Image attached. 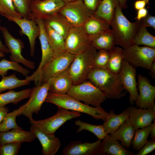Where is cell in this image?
Segmentation results:
<instances>
[{"mask_svg": "<svg viewBox=\"0 0 155 155\" xmlns=\"http://www.w3.org/2000/svg\"><path fill=\"white\" fill-rule=\"evenodd\" d=\"M87 80L100 89L108 99H120L127 92L121 84L119 74L106 68H94L89 73Z\"/></svg>", "mask_w": 155, "mask_h": 155, "instance_id": "1", "label": "cell"}, {"mask_svg": "<svg viewBox=\"0 0 155 155\" xmlns=\"http://www.w3.org/2000/svg\"><path fill=\"white\" fill-rule=\"evenodd\" d=\"M119 5L115 10L110 24L114 40L115 45L125 49L132 45L134 37L137 32L140 21L131 22L123 14Z\"/></svg>", "mask_w": 155, "mask_h": 155, "instance_id": "2", "label": "cell"}, {"mask_svg": "<svg viewBox=\"0 0 155 155\" xmlns=\"http://www.w3.org/2000/svg\"><path fill=\"white\" fill-rule=\"evenodd\" d=\"M44 102L51 103L69 110L85 113L96 119H101L104 122L109 114L101 106L92 107L67 94H59L48 92Z\"/></svg>", "mask_w": 155, "mask_h": 155, "instance_id": "3", "label": "cell"}, {"mask_svg": "<svg viewBox=\"0 0 155 155\" xmlns=\"http://www.w3.org/2000/svg\"><path fill=\"white\" fill-rule=\"evenodd\" d=\"M97 52V49L92 46L76 55L67 69L73 84L87 80L89 73L94 68L93 60Z\"/></svg>", "mask_w": 155, "mask_h": 155, "instance_id": "4", "label": "cell"}, {"mask_svg": "<svg viewBox=\"0 0 155 155\" xmlns=\"http://www.w3.org/2000/svg\"><path fill=\"white\" fill-rule=\"evenodd\" d=\"M67 94L84 104L95 107L100 106L107 98L104 93L89 80L73 84Z\"/></svg>", "mask_w": 155, "mask_h": 155, "instance_id": "5", "label": "cell"}, {"mask_svg": "<svg viewBox=\"0 0 155 155\" xmlns=\"http://www.w3.org/2000/svg\"><path fill=\"white\" fill-rule=\"evenodd\" d=\"M75 56L66 51L57 57L53 58L42 68L34 81L36 86L42 85L55 75L67 70Z\"/></svg>", "mask_w": 155, "mask_h": 155, "instance_id": "6", "label": "cell"}, {"mask_svg": "<svg viewBox=\"0 0 155 155\" xmlns=\"http://www.w3.org/2000/svg\"><path fill=\"white\" fill-rule=\"evenodd\" d=\"M56 113L47 119L38 121L32 118L29 119L32 125L38 127L44 132L54 134L55 131L66 121L71 119L79 117L81 113L69 111L58 107Z\"/></svg>", "mask_w": 155, "mask_h": 155, "instance_id": "7", "label": "cell"}, {"mask_svg": "<svg viewBox=\"0 0 155 155\" xmlns=\"http://www.w3.org/2000/svg\"><path fill=\"white\" fill-rule=\"evenodd\" d=\"M124 59L133 67L149 70L155 60V48L132 45L124 49Z\"/></svg>", "mask_w": 155, "mask_h": 155, "instance_id": "8", "label": "cell"}, {"mask_svg": "<svg viewBox=\"0 0 155 155\" xmlns=\"http://www.w3.org/2000/svg\"><path fill=\"white\" fill-rule=\"evenodd\" d=\"M59 12L71 26H83L94 14L82 0L65 3Z\"/></svg>", "mask_w": 155, "mask_h": 155, "instance_id": "9", "label": "cell"}, {"mask_svg": "<svg viewBox=\"0 0 155 155\" xmlns=\"http://www.w3.org/2000/svg\"><path fill=\"white\" fill-rule=\"evenodd\" d=\"M92 46L83 26H71L65 38L66 51L77 55Z\"/></svg>", "mask_w": 155, "mask_h": 155, "instance_id": "10", "label": "cell"}, {"mask_svg": "<svg viewBox=\"0 0 155 155\" xmlns=\"http://www.w3.org/2000/svg\"><path fill=\"white\" fill-rule=\"evenodd\" d=\"M1 32L5 45L10 53V60L21 63L30 69H34L35 67V63L26 59L22 55V50L24 47L23 42L20 39L14 37L5 26H1Z\"/></svg>", "mask_w": 155, "mask_h": 155, "instance_id": "11", "label": "cell"}, {"mask_svg": "<svg viewBox=\"0 0 155 155\" xmlns=\"http://www.w3.org/2000/svg\"><path fill=\"white\" fill-rule=\"evenodd\" d=\"M65 4L62 0L31 1V19L45 20L59 12Z\"/></svg>", "mask_w": 155, "mask_h": 155, "instance_id": "12", "label": "cell"}, {"mask_svg": "<svg viewBox=\"0 0 155 155\" xmlns=\"http://www.w3.org/2000/svg\"><path fill=\"white\" fill-rule=\"evenodd\" d=\"M119 75L123 87L129 93L130 104H134L139 96L136 69L124 60Z\"/></svg>", "mask_w": 155, "mask_h": 155, "instance_id": "13", "label": "cell"}, {"mask_svg": "<svg viewBox=\"0 0 155 155\" xmlns=\"http://www.w3.org/2000/svg\"><path fill=\"white\" fill-rule=\"evenodd\" d=\"M34 20L40 29L39 38L41 46L42 58L39 65L36 70L31 75L26 76V79L30 82L34 81L42 68L53 58V51L47 35L44 20L39 19Z\"/></svg>", "mask_w": 155, "mask_h": 155, "instance_id": "14", "label": "cell"}, {"mask_svg": "<svg viewBox=\"0 0 155 155\" xmlns=\"http://www.w3.org/2000/svg\"><path fill=\"white\" fill-rule=\"evenodd\" d=\"M49 90V84L46 82L42 85L36 86L32 88L27 105L18 116L22 115L29 119L32 118L34 113L38 114L44 102Z\"/></svg>", "mask_w": 155, "mask_h": 155, "instance_id": "15", "label": "cell"}, {"mask_svg": "<svg viewBox=\"0 0 155 155\" xmlns=\"http://www.w3.org/2000/svg\"><path fill=\"white\" fill-rule=\"evenodd\" d=\"M138 97L135 102L137 107L143 109L152 107L155 104V86L147 77L140 74L137 76Z\"/></svg>", "mask_w": 155, "mask_h": 155, "instance_id": "16", "label": "cell"}, {"mask_svg": "<svg viewBox=\"0 0 155 155\" xmlns=\"http://www.w3.org/2000/svg\"><path fill=\"white\" fill-rule=\"evenodd\" d=\"M9 20L12 21L17 24L21 30L20 33L21 35H25L28 37L29 40L31 56L34 55L36 40L40 34V29L35 21L32 19H28L24 18H15L7 17Z\"/></svg>", "mask_w": 155, "mask_h": 155, "instance_id": "17", "label": "cell"}, {"mask_svg": "<svg viewBox=\"0 0 155 155\" xmlns=\"http://www.w3.org/2000/svg\"><path fill=\"white\" fill-rule=\"evenodd\" d=\"M129 108V119L135 131L150 125L155 119V104L152 107L147 109L137 108L133 106Z\"/></svg>", "mask_w": 155, "mask_h": 155, "instance_id": "18", "label": "cell"}, {"mask_svg": "<svg viewBox=\"0 0 155 155\" xmlns=\"http://www.w3.org/2000/svg\"><path fill=\"white\" fill-rule=\"evenodd\" d=\"M102 142L98 140L93 142H82L76 141L70 142L63 149V155H93L101 154Z\"/></svg>", "mask_w": 155, "mask_h": 155, "instance_id": "19", "label": "cell"}, {"mask_svg": "<svg viewBox=\"0 0 155 155\" xmlns=\"http://www.w3.org/2000/svg\"><path fill=\"white\" fill-rule=\"evenodd\" d=\"M30 130L41 143L42 155H54L57 152L61 146V143L54 134L46 133L32 125Z\"/></svg>", "mask_w": 155, "mask_h": 155, "instance_id": "20", "label": "cell"}, {"mask_svg": "<svg viewBox=\"0 0 155 155\" xmlns=\"http://www.w3.org/2000/svg\"><path fill=\"white\" fill-rule=\"evenodd\" d=\"M49 92L59 94H67L73 85L72 79L67 70L57 74L47 81Z\"/></svg>", "mask_w": 155, "mask_h": 155, "instance_id": "21", "label": "cell"}, {"mask_svg": "<svg viewBox=\"0 0 155 155\" xmlns=\"http://www.w3.org/2000/svg\"><path fill=\"white\" fill-rule=\"evenodd\" d=\"M36 138L34 134L30 131H26L17 128L1 132L0 134L1 145L10 143L30 142Z\"/></svg>", "mask_w": 155, "mask_h": 155, "instance_id": "22", "label": "cell"}, {"mask_svg": "<svg viewBox=\"0 0 155 155\" xmlns=\"http://www.w3.org/2000/svg\"><path fill=\"white\" fill-rule=\"evenodd\" d=\"M86 34L92 39L100 34L111 29L105 20L93 15L83 26Z\"/></svg>", "mask_w": 155, "mask_h": 155, "instance_id": "23", "label": "cell"}, {"mask_svg": "<svg viewBox=\"0 0 155 155\" xmlns=\"http://www.w3.org/2000/svg\"><path fill=\"white\" fill-rule=\"evenodd\" d=\"M135 132L128 118L117 129L110 135L113 139L120 141L124 148L128 149L131 146Z\"/></svg>", "mask_w": 155, "mask_h": 155, "instance_id": "24", "label": "cell"}, {"mask_svg": "<svg viewBox=\"0 0 155 155\" xmlns=\"http://www.w3.org/2000/svg\"><path fill=\"white\" fill-rule=\"evenodd\" d=\"M102 142L100 151L102 155H134V152L126 149L119 141L113 138L108 134Z\"/></svg>", "mask_w": 155, "mask_h": 155, "instance_id": "25", "label": "cell"}, {"mask_svg": "<svg viewBox=\"0 0 155 155\" xmlns=\"http://www.w3.org/2000/svg\"><path fill=\"white\" fill-rule=\"evenodd\" d=\"M45 24L47 35L53 51V58L57 57L66 52L65 39L61 35Z\"/></svg>", "mask_w": 155, "mask_h": 155, "instance_id": "26", "label": "cell"}, {"mask_svg": "<svg viewBox=\"0 0 155 155\" xmlns=\"http://www.w3.org/2000/svg\"><path fill=\"white\" fill-rule=\"evenodd\" d=\"M129 108H127L121 113L116 115L111 111L106 120L102 124L107 134H110L117 129L129 118Z\"/></svg>", "mask_w": 155, "mask_h": 155, "instance_id": "27", "label": "cell"}, {"mask_svg": "<svg viewBox=\"0 0 155 155\" xmlns=\"http://www.w3.org/2000/svg\"><path fill=\"white\" fill-rule=\"evenodd\" d=\"M32 88H27L18 91L10 90L3 93H0V105L5 106L10 103L17 104L23 100L30 97Z\"/></svg>", "mask_w": 155, "mask_h": 155, "instance_id": "28", "label": "cell"}, {"mask_svg": "<svg viewBox=\"0 0 155 155\" xmlns=\"http://www.w3.org/2000/svg\"><path fill=\"white\" fill-rule=\"evenodd\" d=\"M109 52V56L106 69L114 73L118 74L124 60V49L114 46Z\"/></svg>", "mask_w": 155, "mask_h": 155, "instance_id": "29", "label": "cell"}, {"mask_svg": "<svg viewBox=\"0 0 155 155\" xmlns=\"http://www.w3.org/2000/svg\"><path fill=\"white\" fill-rule=\"evenodd\" d=\"M119 5V0H102L94 12V15L110 24L115 9Z\"/></svg>", "mask_w": 155, "mask_h": 155, "instance_id": "30", "label": "cell"}, {"mask_svg": "<svg viewBox=\"0 0 155 155\" xmlns=\"http://www.w3.org/2000/svg\"><path fill=\"white\" fill-rule=\"evenodd\" d=\"M44 20L45 23L65 39L71 26L59 12Z\"/></svg>", "mask_w": 155, "mask_h": 155, "instance_id": "31", "label": "cell"}, {"mask_svg": "<svg viewBox=\"0 0 155 155\" xmlns=\"http://www.w3.org/2000/svg\"><path fill=\"white\" fill-rule=\"evenodd\" d=\"M92 45L97 50H110L115 45L111 29L105 31L93 38Z\"/></svg>", "mask_w": 155, "mask_h": 155, "instance_id": "32", "label": "cell"}, {"mask_svg": "<svg viewBox=\"0 0 155 155\" xmlns=\"http://www.w3.org/2000/svg\"><path fill=\"white\" fill-rule=\"evenodd\" d=\"M132 45H143L155 48V37L149 33L146 27L140 23L138 31L133 38Z\"/></svg>", "mask_w": 155, "mask_h": 155, "instance_id": "33", "label": "cell"}, {"mask_svg": "<svg viewBox=\"0 0 155 155\" xmlns=\"http://www.w3.org/2000/svg\"><path fill=\"white\" fill-rule=\"evenodd\" d=\"M27 105L26 102L12 112L7 113L0 124V131L3 132L14 129H22L18 126L16 121L17 116L23 110Z\"/></svg>", "mask_w": 155, "mask_h": 155, "instance_id": "34", "label": "cell"}, {"mask_svg": "<svg viewBox=\"0 0 155 155\" xmlns=\"http://www.w3.org/2000/svg\"><path fill=\"white\" fill-rule=\"evenodd\" d=\"M30 82L26 79L25 80L19 79L15 73L7 76H3L0 81V93L7 90H11L29 85Z\"/></svg>", "mask_w": 155, "mask_h": 155, "instance_id": "35", "label": "cell"}, {"mask_svg": "<svg viewBox=\"0 0 155 155\" xmlns=\"http://www.w3.org/2000/svg\"><path fill=\"white\" fill-rule=\"evenodd\" d=\"M75 125L78 126L77 131L79 133L84 130H87L94 134L100 140L104 139L108 134L102 125H95L83 122L80 120L76 121Z\"/></svg>", "mask_w": 155, "mask_h": 155, "instance_id": "36", "label": "cell"}, {"mask_svg": "<svg viewBox=\"0 0 155 155\" xmlns=\"http://www.w3.org/2000/svg\"><path fill=\"white\" fill-rule=\"evenodd\" d=\"M151 125L135 131L131 143L134 150H139L147 142L150 134Z\"/></svg>", "mask_w": 155, "mask_h": 155, "instance_id": "37", "label": "cell"}, {"mask_svg": "<svg viewBox=\"0 0 155 155\" xmlns=\"http://www.w3.org/2000/svg\"><path fill=\"white\" fill-rule=\"evenodd\" d=\"M11 70L17 71L26 76H28L30 71L24 68L18 63L3 59L0 61V75H6L7 71Z\"/></svg>", "mask_w": 155, "mask_h": 155, "instance_id": "38", "label": "cell"}, {"mask_svg": "<svg viewBox=\"0 0 155 155\" xmlns=\"http://www.w3.org/2000/svg\"><path fill=\"white\" fill-rule=\"evenodd\" d=\"M0 14L5 18H22L16 10L12 0H0Z\"/></svg>", "mask_w": 155, "mask_h": 155, "instance_id": "39", "label": "cell"}, {"mask_svg": "<svg viewBox=\"0 0 155 155\" xmlns=\"http://www.w3.org/2000/svg\"><path fill=\"white\" fill-rule=\"evenodd\" d=\"M15 9L22 18L31 20V0H12Z\"/></svg>", "mask_w": 155, "mask_h": 155, "instance_id": "40", "label": "cell"}, {"mask_svg": "<svg viewBox=\"0 0 155 155\" xmlns=\"http://www.w3.org/2000/svg\"><path fill=\"white\" fill-rule=\"evenodd\" d=\"M109 56V51L103 49L99 50L94 58V68L106 69Z\"/></svg>", "mask_w": 155, "mask_h": 155, "instance_id": "41", "label": "cell"}, {"mask_svg": "<svg viewBox=\"0 0 155 155\" xmlns=\"http://www.w3.org/2000/svg\"><path fill=\"white\" fill-rule=\"evenodd\" d=\"M21 143H10L1 145L0 155H17L21 148Z\"/></svg>", "mask_w": 155, "mask_h": 155, "instance_id": "42", "label": "cell"}, {"mask_svg": "<svg viewBox=\"0 0 155 155\" xmlns=\"http://www.w3.org/2000/svg\"><path fill=\"white\" fill-rule=\"evenodd\" d=\"M155 149V139L148 141L139 150L136 155H146L153 151Z\"/></svg>", "mask_w": 155, "mask_h": 155, "instance_id": "43", "label": "cell"}, {"mask_svg": "<svg viewBox=\"0 0 155 155\" xmlns=\"http://www.w3.org/2000/svg\"><path fill=\"white\" fill-rule=\"evenodd\" d=\"M141 24L146 27H150L155 30V17L148 14L145 17L140 21Z\"/></svg>", "mask_w": 155, "mask_h": 155, "instance_id": "44", "label": "cell"}, {"mask_svg": "<svg viewBox=\"0 0 155 155\" xmlns=\"http://www.w3.org/2000/svg\"><path fill=\"white\" fill-rule=\"evenodd\" d=\"M102 0H83L87 8L94 12Z\"/></svg>", "mask_w": 155, "mask_h": 155, "instance_id": "45", "label": "cell"}, {"mask_svg": "<svg viewBox=\"0 0 155 155\" xmlns=\"http://www.w3.org/2000/svg\"><path fill=\"white\" fill-rule=\"evenodd\" d=\"M148 14V10L146 8L137 10V16L135 19L137 21H140Z\"/></svg>", "mask_w": 155, "mask_h": 155, "instance_id": "46", "label": "cell"}, {"mask_svg": "<svg viewBox=\"0 0 155 155\" xmlns=\"http://www.w3.org/2000/svg\"><path fill=\"white\" fill-rule=\"evenodd\" d=\"M149 0H138L134 3V7L135 9L138 10L145 7L146 4H149Z\"/></svg>", "mask_w": 155, "mask_h": 155, "instance_id": "47", "label": "cell"}, {"mask_svg": "<svg viewBox=\"0 0 155 155\" xmlns=\"http://www.w3.org/2000/svg\"><path fill=\"white\" fill-rule=\"evenodd\" d=\"M9 111V109L8 108L0 105V124Z\"/></svg>", "mask_w": 155, "mask_h": 155, "instance_id": "48", "label": "cell"}, {"mask_svg": "<svg viewBox=\"0 0 155 155\" xmlns=\"http://www.w3.org/2000/svg\"><path fill=\"white\" fill-rule=\"evenodd\" d=\"M155 119L153 120L154 122L151 125L150 134V138L152 139H155Z\"/></svg>", "mask_w": 155, "mask_h": 155, "instance_id": "49", "label": "cell"}, {"mask_svg": "<svg viewBox=\"0 0 155 155\" xmlns=\"http://www.w3.org/2000/svg\"><path fill=\"white\" fill-rule=\"evenodd\" d=\"M1 26L0 25V34L1 32ZM0 51L4 53H9L8 49L1 42L0 38Z\"/></svg>", "mask_w": 155, "mask_h": 155, "instance_id": "50", "label": "cell"}, {"mask_svg": "<svg viewBox=\"0 0 155 155\" xmlns=\"http://www.w3.org/2000/svg\"><path fill=\"white\" fill-rule=\"evenodd\" d=\"M149 72V74L153 78H155V60L153 61Z\"/></svg>", "mask_w": 155, "mask_h": 155, "instance_id": "51", "label": "cell"}, {"mask_svg": "<svg viewBox=\"0 0 155 155\" xmlns=\"http://www.w3.org/2000/svg\"><path fill=\"white\" fill-rule=\"evenodd\" d=\"M119 5L122 9L126 8L127 7V0H119Z\"/></svg>", "mask_w": 155, "mask_h": 155, "instance_id": "52", "label": "cell"}, {"mask_svg": "<svg viewBox=\"0 0 155 155\" xmlns=\"http://www.w3.org/2000/svg\"><path fill=\"white\" fill-rule=\"evenodd\" d=\"M65 3H67L75 1L80 0H62Z\"/></svg>", "mask_w": 155, "mask_h": 155, "instance_id": "53", "label": "cell"}, {"mask_svg": "<svg viewBox=\"0 0 155 155\" xmlns=\"http://www.w3.org/2000/svg\"><path fill=\"white\" fill-rule=\"evenodd\" d=\"M5 56L4 53L0 51V58L3 57Z\"/></svg>", "mask_w": 155, "mask_h": 155, "instance_id": "54", "label": "cell"}, {"mask_svg": "<svg viewBox=\"0 0 155 155\" xmlns=\"http://www.w3.org/2000/svg\"><path fill=\"white\" fill-rule=\"evenodd\" d=\"M31 0L32 1H42L43 0Z\"/></svg>", "mask_w": 155, "mask_h": 155, "instance_id": "55", "label": "cell"}, {"mask_svg": "<svg viewBox=\"0 0 155 155\" xmlns=\"http://www.w3.org/2000/svg\"><path fill=\"white\" fill-rule=\"evenodd\" d=\"M0 133H1V132L0 131ZM0 145H1V143H0Z\"/></svg>", "mask_w": 155, "mask_h": 155, "instance_id": "56", "label": "cell"}, {"mask_svg": "<svg viewBox=\"0 0 155 155\" xmlns=\"http://www.w3.org/2000/svg\"><path fill=\"white\" fill-rule=\"evenodd\" d=\"M1 22V20L0 19V22Z\"/></svg>", "mask_w": 155, "mask_h": 155, "instance_id": "57", "label": "cell"}]
</instances>
